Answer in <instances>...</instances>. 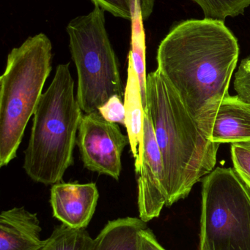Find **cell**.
Returning <instances> with one entry per match:
<instances>
[{"mask_svg":"<svg viewBox=\"0 0 250 250\" xmlns=\"http://www.w3.org/2000/svg\"><path fill=\"white\" fill-rule=\"evenodd\" d=\"M237 38L224 21L191 19L170 31L157 50V70L183 100L206 137L237 67Z\"/></svg>","mask_w":250,"mask_h":250,"instance_id":"obj_1","label":"cell"},{"mask_svg":"<svg viewBox=\"0 0 250 250\" xmlns=\"http://www.w3.org/2000/svg\"><path fill=\"white\" fill-rule=\"evenodd\" d=\"M147 106L162 157L167 207L184 199L217 165L211 142L177 91L159 70L147 76Z\"/></svg>","mask_w":250,"mask_h":250,"instance_id":"obj_2","label":"cell"},{"mask_svg":"<svg viewBox=\"0 0 250 250\" xmlns=\"http://www.w3.org/2000/svg\"><path fill=\"white\" fill-rule=\"evenodd\" d=\"M70 64H60L34 113L30 138L24 151L23 170L37 183L61 182L73 165L82 110L74 95Z\"/></svg>","mask_w":250,"mask_h":250,"instance_id":"obj_3","label":"cell"},{"mask_svg":"<svg viewBox=\"0 0 250 250\" xmlns=\"http://www.w3.org/2000/svg\"><path fill=\"white\" fill-rule=\"evenodd\" d=\"M52 44L44 33L28 38L7 56L0 77V167L17 154L51 73Z\"/></svg>","mask_w":250,"mask_h":250,"instance_id":"obj_4","label":"cell"},{"mask_svg":"<svg viewBox=\"0 0 250 250\" xmlns=\"http://www.w3.org/2000/svg\"><path fill=\"white\" fill-rule=\"evenodd\" d=\"M105 10L98 5L72 19L66 27L78 75L76 98L85 114L98 111L110 98L122 100L119 63L106 27Z\"/></svg>","mask_w":250,"mask_h":250,"instance_id":"obj_5","label":"cell"},{"mask_svg":"<svg viewBox=\"0 0 250 250\" xmlns=\"http://www.w3.org/2000/svg\"><path fill=\"white\" fill-rule=\"evenodd\" d=\"M199 250H250V191L233 167L203 179Z\"/></svg>","mask_w":250,"mask_h":250,"instance_id":"obj_6","label":"cell"},{"mask_svg":"<svg viewBox=\"0 0 250 250\" xmlns=\"http://www.w3.org/2000/svg\"><path fill=\"white\" fill-rule=\"evenodd\" d=\"M129 144L118 125L104 120L98 111L82 115L76 145L85 168L118 181L122 154Z\"/></svg>","mask_w":250,"mask_h":250,"instance_id":"obj_7","label":"cell"},{"mask_svg":"<svg viewBox=\"0 0 250 250\" xmlns=\"http://www.w3.org/2000/svg\"><path fill=\"white\" fill-rule=\"evenodd\" d=\"M135 172L137 179L139 218L145 223L159 217L167 207L164 164L148 110H145L143 146Z\"/></svg>","mask_w":250,"mask_h":250,"instance_id":"obj_8","label":"cell"},{"mask_svg":"<svg viewBox=\"0 0 250 250\" xmlns=\"http://www.w3.org/2000/svg\"><path fill=\"white\" fill-rule=\"evenodd\" d=\"M99 192L95 183L59 182L51 188L53 217L73 229H86L96 208Z\"/></svg>","mask_w":250,"mask_h":250,"instance_id":"obj_9","label":"cell"},{"mask_svg":"<svg viewBox=\"0 0 250 250\" xmlns=\"http://www.w3.org/2000/svg\"><path fill=\"white\" fill-rule=\"evenodd\" d=\"M206 138L218 144L250 143V104L237 95L225 97L210 121Z\"/></svg>","mask_w":250,"mask_h":250,"instance_id":"obj_10","label":"cell"},{"mask_svg":"<svg viewBox=\"0 0 250 250\" xmlns=\"http://www.w3.org/2000/svg\"><path fill=\"white\" fill-rule=\"evenodd\" d=\"M42 231L37 214L24 207H15L0 214V250H41L47 239Z\"/></svg>","mask_w":250,"mask_h":250,"instance_id":"obj_11","label":"cell"},{"mask_svg":"<svg viewBox=\"0 0 250 250\" xmlns=\"http://www.w3.org/2000/svg\"><path fill=\"white\" fill-rule=\"evenodd\" d=\"M123 100L126 111V128L131 152L135 160V167L139 163L143 146L145 108L142 104L139 79L129 55H128L127 81Z\"/></svg>","mask_w":250,"mask_h":250,"instance_id":"obj_12","label":"cell"},{"mask_svg":"<svg viewBox=\"0 0 250 250\" xmlns=\"http://www.w3.org/2000/svg\"><path fill=\"white\" fill-rule=\"evenodd\" d=\"M146 223L129 217L109 221L93 239L91 250H139V233Z\"/></svg>","mask_w":250,"mask_h":250,"instance_id":"obj_13","label":"cell"},{"mask_svg":"<svg viewBox=\"0 0 250 250\" xmlns=\"http://www.w3.org/2000/svg\"><path fill=\"white\" fill-rule=\"evenodd\" d=\"M141 0H136L132 14V49L129 55L132 58L139 79V88L144 108L147 106L146 60H145V35L143 27Z\"/></svg>","mask_w":250,"mask_h":250,"instance_id":"obj_14","label":"cell"},{"mask_svg":"<svg viewBox=\"0 0 250 250\" xmlns=\"http://www.w3.org/2000/svg\"><path fill=\"white\" fill-rule=\"evenodd\" d=\"M93 239L86 229H73L61 224L56 226L41 250H91Z\"/></svg>","mask_w":250,"mask_h":250,"instance_id":"obj_15","label":"cell"},{"mask_svg":"<svg viewBox=\"0 0 250 250\" xmlns=\"http://www.w3.org/2000/svg\"><path fill=\"white\" fill-rule=\"evenodd\" d=\"M198 4L204 19L224 21L227 18H234L245 13L250 6V0H191Z\"/></svg>","mask_w":250,"mask_h":250,"instance_id":"obj_16","label":"cell"},{"mask_svg":"<svg viewBox=\"0 0 250 250\" xmlns=\"http://www.w3.org/2000/svg\"><path fill=\"white\" fill-rule=\"evenodd\" d=\"M233 168L250 191V143L232 144Z\"/></svg>","mask_w":250,"mask_h":250,"instance_id":"obj_17","label":"cell"},{"mask_svg":"<svg viewBox=\"0 0 250 250\" xmlns=\"http://www.w3.org/2000/svg\"><path fill=\"white\" fill-rule=\"evenodd\" d=\"M94 5L102 7L106 12L113 15L114 17L132 21V14L136 0H91ZM154 0H141L142 6Z\"/></svg>","mask_w":250,"mask_h":250,"instance_id":"obj_18","label":"cell"},{"mask_svg":"<svg viewBox=\"0 0 250 250\" xmlns=\"http://www.w3.org/2000/svg\"><path fill=\"white\" fill-rule=\"evenodd\" d=\"M98 112L109 123H118L126 126V111L123 100L118 95L110 98L98 108Z\"/></svg>","mask_w":250,"mask_h":250,"instance_id":"obj_19","label":"cell"},{"mask_svg":"<svg viewBox=\"0 0 250 250\" xmlns=\"http://www.w3.org/2000/svg\"><path fill=\"white\" fill-rule=\"evenodd\" d=\"M233 87L237 95L250 104V57L244 59L235 74Z\"/></svg>","mask_w":250,"mask_h":250,"instance_id":"obj_20","label":"cell"},{"mask_svg":"<svg viewBox=\"0 0 250 250\" xmlns=\"http://www.w3.org/2000/svg\"><path fill=\"white\" fill-rule=\"evenodd\" d=\"M139 250H166L159 243L155 235L148 227L139 233Z\"/></svg>","mask_w":250,"mask_h":250,"instance_id":"obj_21","label":"cell"},{"mask_svg":"<svg viewBox=\"0 0 250 250\" xmlns=\"http://www.w3.org/2000/svg\"></svg>","mask_w":250,"mask_h":250,"instance_id":"obj_22","label":"cell"}]
</instances>
